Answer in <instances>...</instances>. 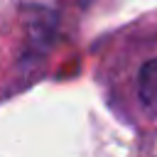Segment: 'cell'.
<instances>
[{
  "label": "cell",
  "instance_id": "1",
  "mask_svg": "<svg viewBox=\"0 0 157 157\" xmlns=\"http://www.w3.org/2000/svg\"><path fill=\"white\" fill-rule=\"evenodd\" d=\"M137 93L142 105L157 118V59L147 61L140 69V78H137Z\"/></svg>",
  "mask_w": 157,
  "mask_h": 157
}]
</instances>
